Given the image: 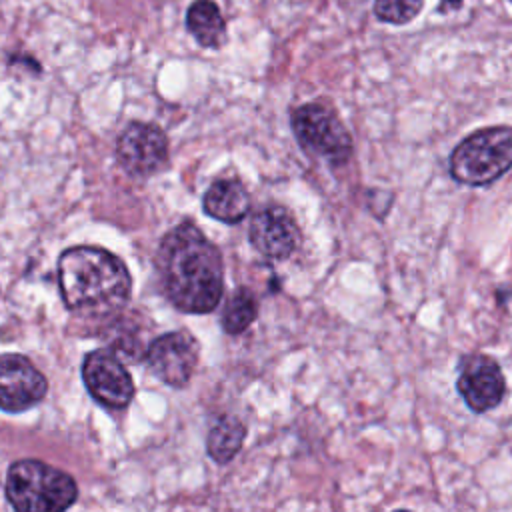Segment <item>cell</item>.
<instances>
[{"label": "cell", "mask_w": 512, "mask_h": 512, "mask_svg": "<svg viewBox=\"0 0 512 512\" xmlns=\"http://www.w3.org/2000/svg\"><path fill=\"white\" fill-rule=\"evenodd\" d=\"M154 264L164 296L180 312L208 314L220 302L222 254L192 222H182L162 236Z\"/></svg>", "instance_id": "cell-1"}, {"label": "cell", "mask_w": 512, "mask_h": 512, "mask_svg": "<svg viewBox=\"0 0 512 512\" xmlns=\"http://www.w3.org/2000/svg\"><path fill=\"white\" fill-rule=\"evenodd\" d=\"M58 286L70 312L108 318L130 300L132 278L126 264L98 246H72L58 258Z\"/></svg>", "instance_id": "cell-2"}, {"label": "cell", "mask_w": 512, "mask_h": 512, "mask_svg": "<svg viewBox=\"0 0 512 512\" xmlns=\"http://www.w3.org/2000/svg\"><path fill=\"white\" fill-rule=\"evenodd\" d=\"M78 498L70 474L42 460H16L6 474V500L14 512H66Z\"/></svg>", "instance_id": "cell-3"}, {"label": "cell", "mask_w": 512, "mask_h": 512, "mask_svg": "<svg viewBox=\"0 0 512 512\" xmlns=\"http://www.w3.org/2000/svg\"><path fill=\"white\" fill-rule=\"evenodd\" d=\"M512 168V128L490 126L466 136L450 154V174L460 184L486 186Z\"/></svg>", "instance_id": "cell-4"}, {"label": "cell", "mask_w": 512, "mask_h": 512, "mask_svg": "<svg viewBox=\"0 0 512 512\" xmlns=\"http://www.w3.org/2000/svg\"><path fill=\"white\" fill-rule=\"evenodd\" d=\"M292 130L302 148L332 162L342 164L352 154V138L340 118L326 106L310 102L294 110Z\"/></svg>", "instance_id": "cell-5"}, {"label": "cell", "mask_w": 512, "mask_h": 512, "mask_svg": "<svg viewBox=\"0 0 512 512\" xmlns=\"http://www.w3.org/2000/svg\"><path fill=\"white\" fill-rule=\"evenodd\" d=\"M82 380L90 396L110 410L126 408L134 398V382L122 360L106 348L84 356Z\"/></svg>", "instance_id": "cell-6"}, {"label": "cell", "mask_w": 512, "mask_h": 512, "mask_svg": "<svg viewBox=\"0 0 512 512\" xmlns=\"http://www.w3.org/2000/svg\"><path fill=\"white\" fill-rule=\"evenodd\" d=\"M116 158L130 176H152L168 162V138L156 124L134 122L120 134Z\"/></svg>", "instance_id": "cell-7"}, {"label": "cell", "mask_w": 512, "mask_h": 512, "mask_svg": "<svg viewBox=\"0 0 512 512\" xmlns=\"http://www.w3.org/2000/svg\"><path fill=\"white\" fill-rule=\"evenodd\" d=\"M152 372L172 388H184L198 366V342L186 330L160 334L148 346Z\"/></svg>", "instance_id": "cell-8"}, {"label": "cell", "mask_w": 512, "mask_h": 512, "mask_svg": "<svg viewBox=\"0 0 512 512\" xmlns=\"http://www.w3.org/2000/svg\"><path fill=\"white\" fill-rule=\"evenodd\" d=\"M48 390L46 376L22 354H0V410L18 414L36 406Z\"/></svg>", "instance_id": "cell-9"}, {"label": "cell", "mask_w": 512, "mask_h": 512, "mask_svg": "<svg viewBox=\"0 0 512 512\" xmlns=\"http://www.w3.org/2000/svg\"><path fill=\"white\" fill-rule=\"evenodd\" d=\"M248 238L262 256L284 260L298 248L300 230L286 208L266 206L252 216Z\"/></svg>", "instance_id": "cell-10"}, {"label": "cell", "mask_w": 512, "mask_h": 512, "mask_svg": "<svg viewBox=\"0 0 512 512\" xmlns=\"http://www.w3.org/2000/svg\"><path fill=\"white\" fill-rule=\"evenodd\" d=\"M456 388L472 412H488L502 402L506 380L496 362L484 356H476L466 360Z\"/></svg>", "instance_id": "cell-11"}, {"label": "cell", "mask_w": 512, "mask_h": 512, "mask_svg": "<svg viewBox=\"0 0 512 512\" xmlns=\"http://www.w3.org/2000/svg\"><path fill=\"white\" fill-rule=\"evenodd\" d=\"M202 206L210 218L226 224H236L246 218L250 208V196L240 180L224 178L216 180L206 190Z\"/></svg>", "instance_id": "cell-12"}, {"label": "cell", "mask_w": 512, "mask_h": 512, "mask_svg": "<svg viewBox=\"0 0 512 512\" xmlns=\"http://www.w3.org/2000/svg\"><path fill=\"white\" fill-rule=\"evenodd\" d=\"M186 26L204 48H218L226 40V24L212 0H196L186 12Z\"/></svg>", "instance_id": "cell-13"}, {"label": "cell", "mask_w": 512, "mask_h": 512, "mask_svg": "<svg viewBox=\"0 0 512 512\" xmlns=\"http://www.w3.org/2000/svg\"><path fill=\"white\" fill-rule=\"evenodd\" d=\"M246 436V426L236 416H222L208 432L206 448L214 462L226 464L230 462L238 450L242 448Z\"/></svg>", "instance_id": "cell-14"}, {"label": "cell", "mask_w": 512, "mask_h": 512, "mask_svg": "<svg viewBox=\"0 0 512 512\" xmlns=\"http://www.w3.org/2000/svg\"><path fill=\"white\" fill-rule=\"evenodd\" d=\"M258 314V300L252 290L236 288L228 298L220 322L226 334H242Z\"/></svg>", "instance_id": "cell-15"}, {"label": "cell", "mask_w": 512, "mask_h": 512, "mask_svg": "<svg viewBox=\"0 0 512 512\" xmlns=\"http://www.w3.org/2000/svg\"><path fill=\"white\" fill-rule=\"evenodd\" d=\"M108 328H110L108 330V346L116 354L128 358L130 362H140V358L148 352V348H144V344H142L138 326H132L128 320L116 316Z\"/></svg>", "instance_id": "cell-16"}, {"label": "cell", "mask_w": 512, "mask_h": 512, "mask_svg": "<svg viewBox=\"0 0 512 512\" xmlns=\"http://www.w3.org/2000/svg\"><path fill=\"white\" fill-rule=\"evenodd\" d=\"M424 0H374V12L382 22L406 24L422 10Z\"/></svg>", "instance_id": "cell-17"}, {"label": "cell", "mask_w": 512, "mask_h": 512, "mask_svg": "<svg viewBox=\"0 0 512 512\" xmlns=\"http://www.w3.org/2000/svg\"><path fill=\"white\" fill-rule=\"evenodd\" d=\"M442 4H444L446 8H458V6L462 4V0H442Z\"/></svg>", "instance_id": "cell-18"}, {"label": "cell", "mask_w": 512, "mask_h": 512, "mask_svg": "<svg viewBox=\"0 0 512 512\" xmlns=\"http://www.w3.org/2000/svg\"><path fill=\"white\" fill-rule=\"evenodd\" d=\"M394 512H408V510H394Z\"/></svg>", "instance_id": "cell-19"}]
</instances>
